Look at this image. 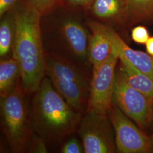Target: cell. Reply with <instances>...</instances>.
Returning a JSON list of instances; mask_svg holds the SVG:
<instances>
[{
    "mask_svg": "<svg viewBox=\"0 0 153 153\" xmlns=\"http://www.w3.org/2000/svg\"><path fill=\"white\" fill-rule=\"evenodd\" d=\"M16 34V24L13 10L1 17L0 57L1 60L9 59L13 55Z\"/></svg>",
    "mask_w": 153,
    "mask_h": 153,
    "instance_id": "cell-16",
    "label": "cell"
},
{
    "mask_svg": "<svg viewBox=\"0 0 153 153\" xmlns=\"http://www.w3.org/2000/svg\"><path fill=\"white\" fill-rule=\"evenodd\" d=\"M149 127H151L153 129V99L151 107V112H150V121Z\"/></svg>",
    "mask_w": 153,
    "mask_h": 153,
    "instance_id": "cell-24",
    "label": "cell"
},
{
    "mask_svg": "<svg viewBox=\"0 0 153 153\" xmlns=\"http://www.w3.org/2000/svg\"><path fill=\"white\" fill-rule=\"evenodd\" d=\"M20 0H0V18L16 7Z\"/></svg>",
    "mask_w": 153,
    "mask_h": 153,
    "instance_id": "cell-21",
    "label": "cell"
},
{
    "mask_svg": "<svg viewBox=\"0 0 153 153\" xmlns=\"http://www.w3.org/2000/svg\"><path fill=\"white\" fill-rule=\"evenodd\" d=\"M150 140H151V141L152 142L153 145V133L150 136Z\"/></svg>",
    "mask_w": 153,
    "mask_h": 153,
    "instance_id": "cell-25",
    "label": "cell"
},
{
    "mask_svg": "<svg viewBox=\"0 0 153 153\" xmlns=\"http://www.w3.org/2000/svg\"><path fill=\"white\" fill-rule=\"evenodd\" d=\"M60 151L62 153H85L82 143H81L75 137L70 138L64 142L61 147Z\"/></svg>",
    "mask_w": 153,
    "mask_h": 153,
    "instance_id": "cell-18",
    "label": "cell"
},
{
    "mask_svg": "<svg viewBox=\"0 0 153 153\" xmlns=\"http://www.w3.org/2000/svg\"><path fill=\"white\" fill-rule=\"evenodd\" d=\"M119 70L131 88L153 99V78L123 59H119Z\"/></svg>",
    "mask_w": 153,
    "mask_h": 153,
    "instance_id": "cell-13",
    "label": "cell"
},
{
    "mask_svg": "<svg viewBox=\"0 0 153 153\" xmlns=\"http://www.w3.org/2000/svg\"><path fill=\"white\" fill-rule=\"evenodd\" d=\"M26 152L30 153H47L48 147L43 139L33 132L28 142Z\"/></svg>",
    "mask_w": 153,
    "mask_h": 153,
    "instance_id": "cell-17",
    "label": "cell"
},
{
    "mask_svg": "<svg viewBox=\"0 0 153 153\" xmlns=\"http://www.w3.org/2000/svg\"><path fill=\"white\" fill-rule=\"evenodd\" d=\"M21 79V72L17 61L11 57L0 61L1 98L9 95Z\"/></svg>",
    "mask_w": 153,
    "mask_h": 153,
    "instance_id": "cell-14",
    "label": "cell"
},
{
    "mask_svg": "<svg viewBox=\"0 0 153 153\" xmlns=\"http://www.w3.org/2000/svg\"><path fill=\"white\" fill-rule=\"evenodd\" d=\"M90 9L93 15L107 25L128 24L126 0H94Z\"/></svg>",
    "mask_w": 153,
    "mask_h": 153,
    "instance_id": "cell-12",
    "label": "cell"
},
{
    "mask_svg": "<svg viewBox=\"0 0 153 153\" xmlns=\"http://www.w3.org/2000/svg\"><path fill=\"white\" fill-rule=\"evenodd\" d=\"M145 45L146 47V52L149 55L153 57V36H150L147 42Z\"/></svg>",
    "mask_w": 153,
    "mask_h": 153,
    "instance_id": "cell-23",
    "label": "cell"
},
{
    "mask_svg": "<svg viewBox=\"0 0 153 153\" xmlns=\"http://www.w3.org/2000/svg\"><path fill=\"white\" fill-rule=\"evenodd\" d=\"M21 80L7 97L1 98V126L11 152H26L33 133L30 111Z\"/></svg>",
    "mask_w": 153,
    "mask_h": 153,
    "instance_id": "cell-4",
    "label": "cell"
},
{
    "mask_svg": "<svg viewBox=\"0 0 153 153\" xmlns=\"http://www.w3.org/2000/svg\"><path fill=\"white\" fill-rule=\"evenodd\" d=\"M61 50L59 54L73 61L87 71L92 67L88 59L90 31L79 21L67 18L57 27Z\"/></svg>",
    "mask_w": 153,
    "mask_h": 153,
    "instance_id": "cell-8",
    "label": "cell"
},
{
    "mask_svg": "<svg viewBox=\"0 0 153 153\" xmlns=\"http://www.w3.org/2000/svg\"><path fill=\"white\" fill-rule=\"evenodd\" d=\"M153 99L131 88L117 69L113 103L143 131L148 128Z\"/></svg>",
    "mask_w": 153,
    "mask_h": 153,
    "instance_id": "cell-9",
    "label": "cell"
},
{
    "mask_svg": "<svg viewBox=\"0 0 153 153\" xmlns=\"http://www.w3.org/2000/svg\"><path fill=\"white\" fill-rule=\"evenodd\" d=\"M76 132L85 153L117 152L115 132L107 115L85 112Z\"/></svg>",
    "mask_w": 153,
    "mask_h": 153,
    "instance_id": "cell-5",
    "label": "cell"
},
{
    "mask_svg": "<svg viewBox=\"0 0 153 153\" xmlns=\"http://www.w3.org/2000/svg\"><path fill=\"white\" fill-rule=\"evenodd\" d=\"M69 5L74 7H91L94 0H66Z\"/></svg>",
    "mask_w": 153,
    "mask_h": 153,
    "instance_id": "cell-22",
    "label": "cell"
},
{
    "mask_svg": "<svg viewBox=\"0 0 153 153\" xmlns=\"http://www.w3.org/2000/svg\"><path fill=\"white\" fill-rule=\"evenodd\" d=\"M111 33L119 59L126 60L133 66L153 78V57L147 52L131 48L112 27Z\"/></svg>",
    "mask_w": 153,
    "mask_h": 153,
    "instance_id": "cell-11",
    "label": "cell"
},
{
    "mask_svg": "<svg viewBox=\"0 0 153 153\" xmlns=\"http://www.w3.org/2000/svg\"><path fill=\"white\" fill-rule=\"evenodd\" d=\"M128 26L153 22V0H126Z\"/></svg>",
    "mask_w": 153,
    "mask_h": 153,
    "instance_id": "cell-15",
    "label": "cell"
},
{
    "mask_svg": "<svg viewBox=\"0 0 153 153\" xmlns=\"http://www.w3.org/2000/svg\"><path fill=\"white\" fill-rule=\"evenodd\" d=\"M90 73L73 61L53 53H45V76L71 107L85 114L90 94Z\"/></svg>",
    "mask_w": 153,
    "mask_h": 153,
    "instance_id": "cell-3",
    "label": "cell"
},
{
    "mask_svg": "<svg viewBox=\"0 0 153 153\" xmlns=\"http://www.w3.org/2000/svg\"><path fill=\"white\" fill-rule=\"evenodd\" d=\"M111 27L96 21L88 23L90 31L88 55L92 68L103 62L115 52Z\"/></svg>",
    "mask_w": 153,
    "mask_h": 153,
    "instance_id": "cell-10",
    "label": "cell"
},
{
    "mask_svg": "<svg viewBox=\"0 0 153 153\" xmlns=\"http://www.w3.org/2000/svg\"><path fill=\"white\" fill-rule=\"evenodd\" d=\"M43 15L51 11L59 4L60 0H26Z\"/></svg>",
    "mask_w": 153,
    "mask_h": 153,
    "instance_id": "cell-20",
    "label": "cell"
},
{
    "mask_svg": "<svg viewBox=\"0 0 153 153\" xmlns=\"http://www.w3.org/2000/svg\"><path fill=\"white\" fill-rule=\"evenodd\" d=\"M118 61V55L115 52L103 62L92 68L90 94L86 112L107 115L113 104L116 66Z\"/></svg>",
    "mask_w": 153,
    "mask_h": 153,
    "instance_id": "cell-6",
    "label": "cell"
},
{
    "mask_svg": "<svg viewBox=\"0 0 153 153\" xmlns=\"http://www.w3.org/2000/svg\"><path fill=\"white\" fill-rule=\"evenodd\" d=\"M107 115L115 132L117 153H153L150 136L118 107L113 103Z\"/></svg>",
    "mask_w": 153,
    "mask_h": 153,
    "instance_id": "cell-7",
    "label": "cell"
},
{
    "mask_svg": "<svg viewBox=\"0 0 153 153\" xmlns=\"http://www.w3.org/2000/svg\"><path fill=\"white\" fill-rule=\"evenodd\" d=\"M132 40L137 44H145L150 38L148 28L141 25H136L131 32Z\"/></svg>",
    "mask_w": 153,
    "mask_h": 153,
    "instance_id": "cell-19",
    "label": "cell"
},
{
    "mask_svg": "<svg viewBox=\"0 0 153 153\" xmlns=\"http://www.w3.org/2000/svg\"><path fill=\"white\" fill-rule=\"evenodd\" d=\"M13 12L16 34L12 57L19 64L22 86L29 95L38 89L45 76V52L41 28L42 14L26 0Z\"/></svg>",
    "mask_w": 153,
    "mask_h": 153,
    "instance_id": "cell-1",
    "label": "cell"
},
{
    "mask_svg": "<svg viewBox=\"0 0 153 153\" xmlns=\"http://www.w3.org/2000/svg\"><path fill=\"white\" fill-rule=\"evenodd\" d=\"M30 117L33 132L55 148L76 132L83 115L66 102L45 76L33 93Z\"/></svg>",
    "mask_w": 153,
    "mask_h": 153,
    "instance_id": "cell-2",
    "label": "cell"
}]
</instances>
